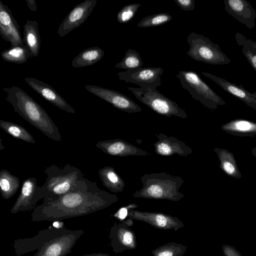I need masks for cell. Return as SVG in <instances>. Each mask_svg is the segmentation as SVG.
Segmentation results:
<instances>
[{"label":"cell","instance_id":"obj_1","mask_svg":"<svg viewBox=\"0 0 256 256\" xmlns=\"http://www.w3.org/2000/svg\"><path fill=\"white\" fill-rule=\"evenodd\" d=\"M118 200L116 194L100 189L96 182L86 178L74 190L38 206L32 214L31 220L56 221L82 216L104 209Z\"/></svg>","mask_w":256,"mask_h":256},{"label":"cell","instance_id":"obj_2","mask_svg":"<svg viewBox=\"0 0 256 256\" xmlns=\"http://www.w3.org/2000/svg\"><path fill=\"white\" fill-rule=\"evenodd\" d=\"M6 100L15 112L40 131L48 138L57 142L62 140L59 129L47 112L22 88L16 86L4 88Z\"/></svg>","mask_w":256,"mask_h":256},{"label":"cell","instance_id":"obj_3","mask_svg":"<svg viewBox=\"0 0 256 256\" xmlns=\"http://www.w3.org/2000/svg\"><path fill=\"white\" fill-rule=\"evenodd\" d=\"M140 180L142 188L135 192L134 198L178 202L184 196L180 192L184 182L180 176L166 172H154L144 174Z\"/></svg>","mask_w":256,"mask_h":256},{"label":"cell","instance_id":"obj_4","mask_svg":"<svg viewBox=\"0 0 256 256\" xmlns=\"http://www.w3.org/2000/svg\"><path fill=\"white\" fill-rule=\"evenodd\" d=\"M46 176L41 186L44 194L42 202L54 200L78 187L86 179L81 170L70 164L62 168L52 164L44 168Z\"/></svg>","mask_w":256,"mask_h":256},{"label":"cell","instance_id":"obj_5","mask_svg":"<svg viewBox=\"0 0 256 256\" xmlns=\"http://www.w3.org/2000/svg\"><path fill=\"white\" fill-rule=\"evenodd\" d=\"M176 76L182 88L194 100L211 110L226 104L225 101L194 71L180 70Z\"/></svg>","mask_w":256,"mask_h":256},{"label":"cell","instance_id":"obj_6","mask_svg":"<svg viewBox=\"0 0 256 256\" xmlns=\"http://www.w3.org/2000/svg\"><path fill=\"white\" fill-rule=\"evenodd\" d=\"M136 98L156 113L170 117L174 116L184 119L188 116L184 109L181 108L175 102L168 98L156 88L127 87Z\"/></svg>","mask_w":256,"mask_h":256},{"label":"cell","instance_id":"obj_7","mask_svg":"<svg viewBox=\"0 0 256 256\" xmlns=\"http://www.w3.org/2000/svg\"><path fill=\"white\" fill-rule=\"evenodd\" d=\"M186 40L190 46L186 54L194 60L214 65L228 64L231 61L219 45L207 37L192 32Z\"/></svg>","mask_w":256,"mask_h":256},{"label":"cell","instance_id":"obj_8","mask_svg":"<svg viewBox=\"0 0 256 256\" xmlns=\"http://www.w3.org/2000/svg\"><path fill=\"white\" fill-rule=\"evenodd\" d=\"M84 232L83 230H70L45 242L32 256H66L72 253V248Z\"/></svg>","mask_w":256,"mask_h":256},{"label":"cell","instance_id":"obj_9","mask_svg":"<svg viewBox=\"0 0 256 256\" xmlns=\"http://www.w3.org/2000/svg\"><path fill=\"white\" fill-rule=\"evenodd\" d=\"M132 224V220L128 218L120 222H115L110 228L109 238L114 252H122L136 248V235L130 228Z\"/></svg>","mask_w":256,"mask_h":256},{"label":"cell","instance_id":"obj_10","mask_svg":"<svg viewBox=\"0 0 256 256\" xmlns=\"http://www.w3.org/2000/svg\"><path fill=\"white\" fill-rule=\"evenodd\" d=\"M44 194L42 187L38 185L35 178H28L22 184L20 194L10 210V212L15 214L19 212L34 210L38 202L43 199Z\"/></svg>","mask_w":256,"mask_h":256},{"label":"cell","instance_id":"obj_11","mask_svg":"<svg viewBox=\"0 0 256 256\" xmlns=\"http://www.w3.org/2000/svg\"><path fill=\"white\" fill-rule=\"evenodd\" d=\"M163 72L164 70L160 67L141 68L119 72L118 76L120 80L138 85L140 88H157L162 84Z\"/></svg>","mask_w":256,"mask_h":256},{"label":"cell","instance_id":"obj_12","mask_svg":"<svg viewBox=\"0 0 256 256\" xmlns=\"http://www.w3.org/2000/svg\"><path fill=\"white\" fill-rule=\"evenodd\" d=\"M70 230L64 226L50 227L39 231L36 236L32 238L16 239L12 244L14 252L16 256H22L37 250L46 241L65 234Z\"/></svg>","mask_w":256,"mask_h":256},{"label":"cell","instance_id":"obj_13","mask_svg":"<svg viewBox=\"0 0 256 256\" xmlns=\"http://www.w3.org/2000/svg\"><path fill=\"white\" fill-rule=\"evenodd\" d=\"M85 88L122 111L136 113L142 110V108L130 98L119 92L93 85H86Z\"/></svg>","mask_w":256,"mask_h":256},{"label":"cell","instance_id":"obj_14","mask_svg":"<svg viewBox=\"0 0 256 256\" xmlns=\"http://www.w3.org/2000/svg\"><path fill=\"white\" fill-rule=\"evenodd\" d=\"M128 218L145 222L160 230H177L184 226L183 222L178 218L162 212L131 210L128 214Z\"/></svg>","mask_w":256,"mask_h":256},{"label":"cell","instance_id":"obj_15","mask_svg":"<svg viewBox=\"0 0 256 256\" xmlns=\"http://www.w3.org/2000/svg\"><path fill=\"white\" fill-rule=\"evenodd\" d=\"M97 0H85L77 4L60 24L57 34L63 37L82 24L90 16L96 4Z\"/></svg>","mask_w":256,"mask_h":256},{"label":"cell","instance_id":"obj_16","mask_svg":"<svg viewBox=\"0 0 256 256\" xmlns=\"http://www.w3.org/2000/svg\"><path fill=\"white\" fill-rule=\"evenodd\" d=\"M0 34L4 40L10 43L11 47L24 45L20 25L2 1H0Z\"/></svg>","mask_w":256,"mask_h":256},{"label":"cell","instance_id":"obj_17","mask_svg":"<svg viewBox=\"0 0 256 256\" xmlns=\"http://www.w3.org/2000/svg\"><path fill=\"white\" fill-rule=\"evenodd\" d=\"M96 146L105 154L115 156L150 155V152L118 138L100 141L96 144Z\"/></svg>","mask_w":256,"mask_h":256},{"label":"cell","instance_id":"obj_18","mask_svg":"<svg viewBox=\"0 0 256 256\" xmlns=\"http://www.w3.org/2000/svg\"><path fill=\"white\" fill-rule=\"evenodd\" d=\"M154 135L158 138L154 144V152L158 155L170 156L177 154L186 157L193 152L192 148L175 137L168 136L162 133Z\"/></svg>","mask_w":256,"mask_h":256},{"label":"cell","instance_id":"obj_19","mask_svg":"<svg viewBox=\"0 0 256 256\" xmlns=\"http://www.w3.org/2000/svg\"><path fill=\"white\" fill-rule=\"evenodd\" d=\"M225 10L248 28L255 26L256 11L246 0H224Z\"/></svg>","mask_w":256,"mask_h":256},{"label":"cell","instance_id":"obj_20","mask_svg":"<svg viewBox=\"0 0 256 256\" xmlns=\"http://www.w3.org/2000/svg\"><path fill=\"white\" fill-rule=\"evenodd\" d=\"M24 80L32 88L49 102L66 112L76 113L74 108L50 84L32 78H25Z\"/></svg>","mask_w":256,"mask_h":256},{"label":"cell","instance_id":"obj_21","mask_svg":"<svg viewBox=\"0 0 256 256\" xmlns=\"http://www.w3.org/2000/svg\"><path fill=\"white\" fill-rule=\"evenodd\" d=\"M202 74L214 82L226 92L256 110V92H251L245 89L242 84L231 82L211 73L203 72Z\"/></svg>","mask_w":256,"mask_h":256},{"label":"cell","instance_id":"obj_22","mask_svg":"<svg viewBox=\"0 0 256 256\" xmlns=\"http://www.w3.org/2000/svg\"><path fill=\"white\" fill-rule=\"evenodd\" d=\"M23 27L24 44L29 50L31 57H36L39 54L41 43L38 23L36 20H27Z\"/></svg>","mask_w":256,"mask_h":256},{"label":"cell","instance_id":"obj_23","mask_svg":"<svg viewBox=\"0 0 256 256\" xmlns=\"http://www.w3.org/2000/svg\"><path fill=\"white\" fill-rule=\"evenodd\" d=\"M222 130L230 134L238 136L256 135V122L243 119L232 120L222 125Z\"/></svg>","mask_w":256,"mask_h":256},{"label":"cell","instance_id":"obj_24","mask_svg":"<svg viewBox=\"0 0 256 256\" xmlns=\"http://www.w3.org/2000/svg\"><path fill=\"white\" fill-rule=\"evenodd\" d=\"M98 175L103 186L112 192L117 193L123 191L125 182L113 167L104 166L98 170Z\"/></svg>","mask_w":256,"mask_h":256},{"label":"cell","instance_id":"obj_25","mask_svg":"<svg viewBox=\"0 0 256 256\" xmlns=\"http://www.w3.org/2000/svg\"><path fill=\"white\" fill-rule=\"evenodd\" d=\"M214 150L218 156L220 168L228 176L237 179L240 178L242 174L234 154L224 148H216Z\"/></svg>","mask_w":256,"mask_h":256},{"label":"cell","instance_id":"obj_26","mask_svg":"<svg viewBox=\"0 0 256 256\" xmlns=\"http://www.w3.org/2000/svg\"><path fill=\"white\" fill-rule=\"evenodd\" d=\"M104 54V50L98 46L87 48L74 58L72 66L80 68L92 65L101 60Z\"/></svg>","mask_w":256,"mask_h":256},{"label":"cell","instance_id":"obj_27","mask_svg":"<svg viewBox=\"0 0 256 256\" xmlns=\"http://www.w3.org/2000/svg\"><path fill=\"white\" fill-rule=\"evenodd\" d=\"M20 186V178L6 169L0 171V188L2 197L8 200L14 196Z\"/></svg>","mask_w":256,"mask_h":256},{"label":"cell","instance_id":"obj_28","mask_svg":"<svg viewBox=\"0 0 256 256\" xmlns=\"http://www.w3.org/2000/svg\"><path fill=\"white\" fill-rule=\"evenodd\" d=\"M4 60L6 62L22 64L26 62L31 57V54L24 44L10 47L1 52Z\"/></svg>","mask_w":256,"mask_h":256},{"label":"cell","instance_id":"obj_29","mask_svg":"<svg viewBox=\"0 0 256 256\" xmlns=\"http://www.w3.org/2000/svg\"><path fill=\"white\" fill-rule=\"evenodd\" d=\"M0 128L12 136L30 143H34L32 135L24 127L12 122L0 120Z\"/></svg>","mask_w":256,"mask_h":256},{"label":"cell","instance_id":"obj_30","mask_svg":"<svg viewBox=\"0 0 256 256\" xmlns=\"http://www.w3.org/2000/svg\"><path fill=\"white\" fill-rule=\"evenodd\" d=\"M236 38L238 44L242 46L243 54L256 72V42L250 39H247L239 32L236 34Z\"/></svg>","mask_w":256,"mask_h":256},{"label":"cell","instance_id":"obj_31","mask_svg":"<svg viewBox=\"0 0 256 256\" xmlns=\"http://www.w3.org/2000/svg\"><path fill=\"white\" fill-rule=\"evenodd\" d=\"M143 65L140 53L134 50L128 49L122 60L116 64L114 67L128 70L141 68Z\"/></svg>","mask_w":256,"mask_h":256},{"label":"cell","instance_id":"obj_32","mask_svg":"<svg viewBox=\"0 0 256 256\" xmlns=\"http://www.w3.org/2000/svg\"><path fill=\"white\" fill-rule=\"evenodd\" d=\"M186 250V246L172 242L158 246L152 252V254L154 256H182Z\"/></svg>","mask_w":256,"mask_h":256},{"label":"cell","instance_id":"obj_33","mask_svg":"<svg viewBox=\"0 0 256 256\" xmlns=\"http://www.w3.org/2000/svg\"><path fill=\"white\" fill-rule=\"evenodd\" d=\"M172 18L171 15L166 12L156 14L142 18L138 22L137 26L140 28L159 26L170 22Z\"/></svg>","mask_w":256,"mask_h":256},{"label":"cell","instance_id":"obj_34","mask_svg":"<svg viewBox=\"0 0 256 256\" xmlns=\"http://www.w3.org/2000/svg\"><path fill=\"white\" fill-rule=\"evenodd\" d=\"M141 6L140 4H128L124 6L117 14V21L120 24L130 22Z\"/></svg>","mask_w":256,"mask_h":256},{"label":"cell","instance_id":"obj_35","mask_svg":"<svg viewBox=\"0 0 256 256\" xmlns=\"http://www.w3.org/2000/svg\"><path fill=\"white\" fill-rule=\"evenodd\" d=\"M138 206V205L134 204H130L120 208L114 216L116 217L120 220H124L126 218H128L129 212L131 210H134Z\"/></svg>","mask_w":256,"mask_h":256},{"label":"cell","instance_id":"obj_36","mask_svg":"<svg viewBox=\"0 0 256 256\" xmlns=\"http://www.w3.org/2000/svg\"><path fill=\"white\" fill-rule=\"evenodd\" d=\"M174 1L181 9L184 10H192L194 8V0H174Z\"/></svg>","mask_w":256,"mask_h":256},{"label":"cell","instance_id":"obj_37","mask_svg":"<svg viewBox=\"0 0 256 256\" xmlns=\"http://www.w3.org/2000/svg\"><path fill=\"white\" fill-rule=\"evenodd\" d=\"M224 252L226 256H240L234 250L229 246L225 247Z\"/></svg>","mask_w":256,"mask_h":256},{"label":"cell","instance_id":"obj_38","mask_svg":"<svg viewBox=\"0 0 256 256\" xmlns=\"http://www.w3.org/2000/svg\"><path fill=\"white\" fill-rule=\"evenodd\" d=\"M29 9L33 12L36 11V5L34 0H26Z\"/></svg>","mask_w":256,"mask_h":256},{"label":"cell","instance_id":"obj_39","mask_svg":"<svg viewBox=\"0 0 256 256\" xmlns=\"http://www.w3.org/2000/svg\"><path fill=\"white\" fill-rule=\"evenodd\" d=\"M80 256H110L104 253H101V252H98V253H94L92 254H84Z\"/></svg>","mask_w":256,"mask_h":256},{"label":"cell","instance_id":"obj_40","mask_svg":"<svg viewBox=\"0 0 256 256\" xmlns=\"http://www.w3.org/2000/svg\"><path fill=\"white\" fill-rule=\"evenodd\" d=\"M251 152L252 155L256 158V146L252 148Z\"/></svg>","mask_w":256,"mask_h":256}]
</instances>
